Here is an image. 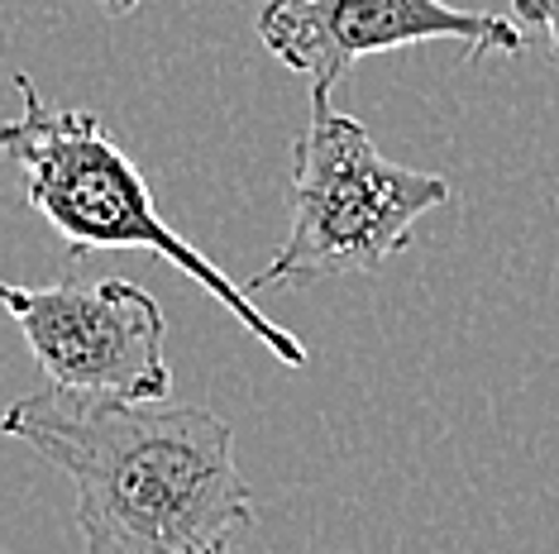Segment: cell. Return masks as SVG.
I'll use <instances>...</instances> for the list:
<instances>
[{
    "label": "cell",
    "instance_id": "cell-1",
    "mask_svg": "<svg viewBox=\"0 0 559 554\" xmlns=\"http://www.w3.org/2000/svg\"><path fill=\"white\" fill-rule=\"evenodd\" d=\"M0 431L72 483L86 554H235L253 493L235 431L206 407L34 393Z\"/></svg>",
    "mask_w": 559,
    "mask_h": 554
},
{
    "label": "cell",
    "instance_id": "cell-2",
    "mask_svg": "<svg viewBox=\"0 0 559 554\" xmlns=\"http://www.w3.org/2000/svg\"><path fill=\"white\" fill-rule=\"evenodd\" d=\"M15 92L20 116L0 124V154L20 168L29 210L68 239L72 258L100 254V249H144L192 277L197 287H206L273 359H283L287 369H307V345L263 316L245 287L230 282L225 268H215L192 239H182L158 216L144 172L124 148H116L100 116L48 106L29 72H15Z\"/></svg>",
    "mask_w": 559,
    "mask_h": 554
},
{
    "label": "cell",
    "instance_id": "cell-3",
    "mask_svg": "<svg viewBox=\"0 0 559 554\" xmlns=\"http://www.w3.org/2000/svg\"><path fill=\"white\" fill-rule=\"evenodd\" d=\"M450 201V182L383 158L354 116L311 100L307 130L292 144L287 239L253 277V292H287L340 273H373L412 244L426 210Z\"/></svg>",
    "mask_w": 559,
    "mask_h": 554
},
{
    "label": "cell",
    "instance_id": "cell-4",
    "mask_svg": "<svg viewBox=\"0 0 559 554\" xmlns=\"http://www.w3.org/2000/svg\"><path fill=\"white\" fill-rule=\"evenodd\" d=\"M0 306L20 325L34 363L58 393L168 401L173 369L163 354L168 321L148 287L124 277L20 287L0 277Z\"/></svg>",
    "mask_w": 559,
    "mask_h": 554
},
{
    "label": "cell",
    "instance_id": "cell-5",
    "mask_svg": "<svg viewBox=\"0 0 559 554\" xmlns=\"http://www.w3.org/2000/svg\"><path fill=\"white\" fill-rule=\"evenodd\" d=\"M259 39L287 72L311 82V100H330L354 62L392 48L450 39L464 58H512L526 48L516 20L444 0H269L259 10Z\"/></svg>",
    "mask_w": 559,
    "mask_h": 554
},
{
    "label": "cell",
    "instance_id": "cell-6",
    "mask_svg": "<svg viewBox=\"0 0 559 554\" xmlns=\"http://www.w3.org/2000/svg\"><path fill=\"white\" fill-rule=\"evenodd\" d=\"M512 15L526 29H540L550 44V62L559 68V0H512Z\"/></svg>",
    "mask_w": 559,
    "mask_h": 554
},
{
    "label": "cell",
    "instance_id": "cell-7",
    "mask_svg": "<svg viewBox=\"0 0 559 554\" xmlns=\"http://www.w3.org/2000/svg\"><path fill=\"white\" fill-rule=\"evenodd\" d=\"M100 5H106V15H134L144 0H100Z\"/></svg>",
    "mask_w": 559,
    "mask_h": 554
}]
</instances>
